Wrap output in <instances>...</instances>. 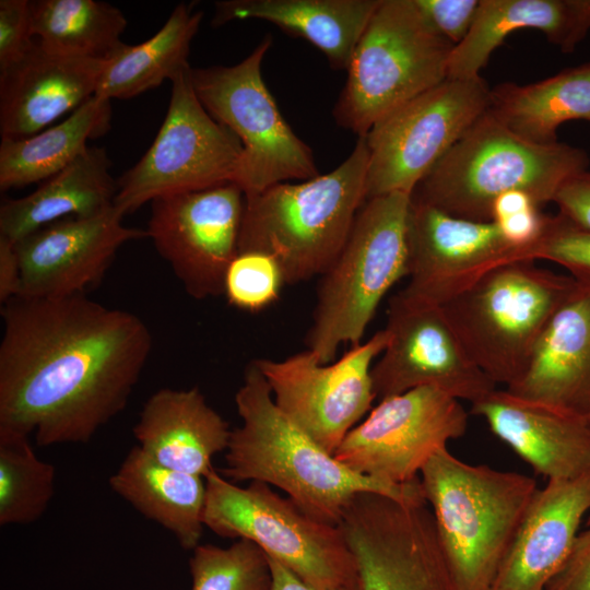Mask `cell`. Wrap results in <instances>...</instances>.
Listing matches in <instances>:
<instances>
[{
    "instance_id": "cell-27",
    "label": "cell",
    "mask_w": 590,
    "mask_h": 590,
    "mask_svg": "<svg viewBox=\"0 0 590 590\" xmlns=\"http://www.w3.org/2000/svg\"><path fill=\"white\" fill-rule=\"evenodd\" d=\"M105 149L88 146L76 160L27 196L0 206V236L16 243L67 217H93L114 208L117 180Z\"/></svg>"
},
{
    "instance_id": "cell-17",
    "label": "cell",
    "mask_w": 590,
    "mask_h": 590,
    "mask_svg": "<svg viewBox=\"0 0 590 590\" xmlns=\"http://www.w3.org/2000/svg\"><path fill=\"white\" fill-rule=\"evenodd\" d=\"M388 342L371 369L378 400L435 387L472 403L496 385L472 361L441 306L397 293L388 306Z\"/></svg>"
},
{
    "instance_id": "cell-12",
    "label": "cell",
    "mask_w": 590,
    "mask_h": 590,
    "mask_svg": "<svg viewBox=\"0 0 590 590\" xmlns=\"http://www.w3.org/2000/svg\"><path fill=\"white\" fill-rule=\"evenodd\" d=\"M482 76L449 79L380 120L364 135L368 149L366 200L413 194L417 185L488 109Z\"/></svg>"
},
{
    "instance_id": "cell-1",
    "label": "cell",
    "mask_w": 590,
    "mask_h": 590,
    "mask_svg": "<svg viewBox=\"0 0 590 590\" xmlns=\"http://www.w3.org/2000/svg\"><path fill=\"white\" fill-rule=\"evenodd\" d=\"M0 429L86 444L127 406L153 339L135 314L82 295L2 305Z\"/></svg>"
},
{
    "instance_id": "cell-39",
    "label": "cell",
    "mask_w": 590,
    "mask_h": 590,
    "mask_svg": "<svg viewBox=\"0 0 590 590\" xmlns=\"http://www.w3.org/2000/svg\"><path fill=\"white\" fill-rule=\"evenodd\" d=\"M545 590H590V526L578 533L565 565Z\"/></svg>"
},
{
    "instance_id": "cell-21",
    "label": "cell",
    "mask_w": 590,
    "mask_h": 590,
    "mask_svg": "<svg viewBox=\"0 0 590 590\" xmlns=\"http://www.w3.org/2000/svg\"><path fill=\"white\" fill-rule=\"evenodd\" d=\"M471 413L482 417L496 437L548 480L590 473L587 418L506 389H495L472 403Z\"/></svg>"
},
{
    "instance_id": "cell-9",
    "label": "cell",
    "mask_w": 590,
    "mask_h": 590,
    "mask_svg": "<svg viewBox=\"0 0 590 590\" xmlns=\"http://www.w3.org/2000/svg\"><path fill=\"white\" fill-rule=\"evenodd\" d=\"M203 524L216 535L246 539L303 580L321 588L361 587L340 526L320 522L270 485L237 486L214 468L204 476Z\"/></svg>"
},
{
    "instance_id": "cell-42",
    "label": "cell",
    "mask_w": 590,
    "mask_h": 590,
    "mask_svg": "<svg viewBox=\"0 0 590 590\" xmlns=\"http://www.w3.org/2000/svg\"><path fill=\"white\" fill-rule=\"evenodd\" d=\"M269 563L272 576L270 590H363L362 586L343 588L317 587L303 580L300 577H298L296 574H294L292 570H290L287 567L276 562L275 559L269 557Z\"/></svg>"
},
{
    "instance_id": "cell-38",
    "label": "cell",
    "mask_w": 590,
    "mask_h": 590,
    "mask_svg": "<svg viewBox=\"0 0 590 590\" xmlns=\"http://www.w3.org/2000/svg\"><path fill=\"white\" fill-rule=\"evenodd\" d=\"M28 0L0 1V70L19 60L32 46Z\"/></svg>"
},
{
    "instance_id": "cell-3",
    "label": "cell",
    "mask_w": 590,
    "mask_h": 590,
    "mask_svg": "<svg viewBox=\"0 0 590 590\" xmlns=\"http://www.w3.org/2000/svg\"><path fill=\"white\" fill-rule=\"evenodd\" d=\"M367 166L368 149L361 137L333 170L246 198L239 252L273 257L286 285L321 275L341 251L366 201Z\"/></svg>"
},
{
    "instance_id": "cell-18",
    "label": "cell",
    "mask_w": 590,
    "mask_h": 590,
    "mask_svg": "<svg viewBox=\"0 0 590 590\" xmlns=\"http://www.w3.org/2000/svg\"><path fill=\"white\" fill-rule=\"evenodd\" d=\"M409 282L399 293L444 306L492 270L534 262L533 249L511 245L494 222L452 216L411 200L408 216Z\"/></svg>"
},
{
    "instance_id": "cell-10",
    "label": "cell",
    "mask_w": 590,
    "mask_h": 590,
    "mask_svg": "<svg viewBox=\"0 0 590 590\" xmlns=\"http://www.w3.org/2000/svg\"><path fill=\"white\" fill-rule=\"evenodd\" d=\"M271 44L267 35L234 66L191 69L194 93L205 110L241 143L235 184L246 198L320 175L312 151L285 121L263 81L261 64Z\"/></svg>"
},
{
    "instance_id": "cell-13",
    "label": "cell",
    "mask_w": 590,
    "mask_h": 590,
    "mask_svg": "<svg viewBox=\"0 0 590 590\" xmlns=\"http://www.w3.org/2000/svg\"><path fill=\"white\" fill-rule=\"evenodd\" d=\"M387 342L384 328L329 364H321L309 350L280 361L259 358L253 364L279 409L333 455L377 399L371 369Z\"/></svg>"
},
{
    "instance_id": "cell-25",
    "label": "cell",
    "mask_w": 590,
    "mask_h": 590,
    "mask_svg": "<svg viewBox=\"0 0 590 590\" xmlns=\"http://www.w3.org/2000/svg\"><path fill=\"white\" fill-rule=\"evenodd\" d=\"M526 28L571 52L590 30V0H481L470 32L451 51L447 78L481 76L505 38Z\"/></svg>"
},
{
    "instance_id": "cell-4",
    "label": "cell",
    "mask_w": 590,
    "mask_h": 590,
    "mask_svg": "<svg viewBox=\"0 0 590 590\" xmlns=\"http://www.w3.org/2000/svg\"><path fill=\"white\" fill-rule=\"evenodd\" d=\"M420 481L458 590H491L538 489L535 480L467 463L444 448Z\"/></svg>"
},
{
    "instance_id": "cell-30",
    "label": "cell",
    "mask_w": 590,
    "mask_h": 590,
    "mask_svg": "<svg viewBox=\"0 0 590 590\" xmlns=\"http://www.w3.org/2000/svg\"><path fill=\"white\" fill-rule=\"evenodd\" d=\"M109 99L93 95L67 118L31 137L1 139L0 190L43 182L76 160L110 128Z\"/></svg>"
},
{
    "instance_id": "cell-11",
    "label": "cell",
    "mask_w": 590,
    "mask_h": 590,
    "mask_svg": "<svg viewBox=\"0 0 590 590\" xmlns=\"http://www.w3.org/2000/svg\"><path fill=\"white\" fill-rule=\"evenodd\" d=\"M191 69L172 80L167 113L153 143L117 180L114 208L122 216L161 197L235 184L241 143L205 110Z\"/></svg>"
},
{
    "instance_id": "cell-7",
    "label": "cell",
    "mask_w": 590,
    "mask_h": 590,
    "mask_svg": "<svg viewBox=\"0 0 590 590\" xmlns=\"http://www.w3.org/2000/svg\"><path fill=\"white\" fill-rule=\"evenodd\" d=\"M577 287L569 274L517 261L492 270L441 307L472 361L495 385L508 388Z\"/></svg>"
},
{
    "instance_id": "cell-26",
    "label": "cell",
    "mask_w": 590,
    "mask_h": 590,
    "mask_svg": "<svg viewBox=\"0 0 590 590\" xmlns=\"http://www.w3.org/2000/svg\"><path fill=\"white\" fill-rule=\"evenodd\" d=\"M380 0H222L213 26L258 19L302 37L321 50L330 66L346 70Z\"/></svg>"
},
{
    "instance_id": "cell-40",
    "label": "cell",
    "mask_w": 590,
    "mask_h": 590,
    "mask_svg": "<svg viewBox=\"0 0 590 590\" xmlns=\"http://www.w3.org/2000/svg\"><path fill=\"white\" fill-rule=\"evenodd\" d=\"M558 213L576 225L590 229V170L569 179L554 199Z\"/></svg>"
},
{
    "instance_id": "cell-20",
    "label": "cell",
    "mask_w": 590,
    "mask_h": 590,
    "mask_svg": "<svg viewBox=\"0 0 590 590\" xmlns=\"http://www.w3.org/2000/svg\"><path fill=\"white\" fill-rule=\"evenodd\" d=\"M104 60L52 52L36 39L0 70L1 139H22L46 128L91 98Z\"/></svg>"
},
{
    "instance_id": "cell-14",
    "label": "cell",
    "mask_w": 590,
    "mask_h": 590,
    "mask_svg": "<svg viewBox=\"0 0 590 590\" xmlns=\"http://www.w3.org/2000/svg\"><path fill=\"white\" fill-rule=\"evenodd\" d=\"M339 526L363 590H458L426 502L362 493L346 507Z\"/></svg>"
},
{
    "instance_id": "cell-28",
    "label": "cell",
    "mask_w": 590,
    "mask_h": 590,
    "mask_svg": "<svg viewBox=\"0 0 590 590\" xmlns=\"http://www.w3.org/2000/svg\"><path fill=\"white\" fill-rule=\"evenodd\" d=\"M108 483L141 515L173 533L184 550L193 551L200 544L206 494L203 476L167 468L137 445Z\"/></svg>"
},
{
    "instance_id": "cell-35",
    "label": "cell",
    "mask_w": 590,
    "mask_h": 590,
    "mask_svg": "<svg viewBox=\"0 0 590 590\" xmlns=\"http://www.w3.org/2000/svg\"><path fill=\"white\" fill-rule=\"evenodd\" d=\"M286 285L281 267L270 255L243 251L231 262L224 295L233 307L259 312L273 305Z\"/></svg>"
},
{
    "instance_id": "cell-23",
    "label": "cell",
    "mask_w": 590,
    "mask_h": 590,
    "mask_svg": "<svg viewBox=\"0 0 590 590\" xmlns=\"http://www.w3.org/2000/svg\"><path fill=\"white\" fill-rule=\"evenodd\" d=\"M509 392L588 418L590 415V290L578 284L538 339Z\"/></svg>"
},
{
    "instance_id": "cell-31",
    "label": "cell",
    "mask_w": 590,
    "mask_h": 590,
    "mask_svg": "<svg viewBox=\"0 0 590 590\" xmlns=\"http://www.w3.org/2000/svg\"><path fill=\"white\" fill-rule=\"evenodd\" d=\"M202 17L193 4H177L156 34L141 44H125L105 61L94 95L109 101L131 98L189 69L190 45Z\"/></svg>"
},
{
    "instance_id": "cell-24",
    "label": "cell",
    "mask_w": 590,
    "mask_h": 590,
    "mask_svg": "<svg viewBox=\"0 0 590 590\" xmlns=\"http://www.w3.org/2000/svg\"><path fill=\"white\" fill-rule=\"evenodd\" d=\"M231 433L198 387L155 391L133 426L138 446L155 461L203 477L213 457L226 451Z\"/></svg>"
},
{
    "instance_id": "cell-8",
    "label": "cell",
    "mask_w": 590,
    "mask_h": 590,
    "mask_svg": "<svg viewBox=\"0 0 590 590\" xmlns=\"http://www.w3.org/2000/svg\"><path fill=\"white\" fill-rule=\"evenodd\" d=\"M453 47L414 0H380L346 69L335 122L364 137L378 120L445 81Z\"/></svg>"
},
{
    "instance_id": "cell-15",
    "label": "cell",
    "mask_w": 590,
    "mask_h": 590,
    "mask_svg": "<svg viewBox=\"0 0 590 590\" xmlns=\"http://www.w3.org/2000/svg\"><path fill=\"white\" fill-rule=\"evenodd\" d=\"M467 427L461 401L438 388L420 387L379 400L333 456L358 474L404 485L418 480L427 461Z\"/></svg>"
},
{
    "instance_id": "cell-43",
    "label": "cell",
    "mask_w": 590,
    "mask_h": 590,
    "mask_svg": "<svg viewBox=\"0 0 590 590\" xmlns=\"http://www.w3.org/2000/svg\"><path fill=\"white\" fill-rule=\"evenodd\" d=\"M587 523L590 526V516H589V519H588Z\"/></svg>"
},
{
    "instance_id": "cell-34",
    "label": "cell",
    "mask_w": 590,
    "mask_h": 590,
    "mask_svg": "<svg viewBox=\"0 0 590 590\" xmlns=\"http://www.w3.org/2000/svg\"><path fill=\"white\" fill-rule=\"evenodd\" d=\"M191 590H270L268 555L253 542L238 539L228 547L199 544L189 559Z\"/></svg>"
},
{
    "instance_id": "cell-32",
    "label": "cell",
    "mask_w": 590,
    "mask_h": 590,
    "mask_svg": "<svg viewBox=\"0 0 590 590\" xmlns=\"http://www.w3.org/2000/svg\"><path fill=\"white\" fill-rule=\"evenodd\" d=\"M30 9L33 38L52 52L106 61L125 45L127 19L110 3L34 0Z\"/></svg>"
},
{
    "instance_id": "cell-16",
    "label": "cell",
    "mask_w": 590,
    "mask_h": 590,
    "mask_svg": "<svg viewBox=\"0 0 590 590\" xmlns=\"http://www.w3.org/2000/svg\"><path fill=\"white\" fill-rule=\"evenodd\" d=\"M245 206L246 196L234 182L151 202L148 238L191 297L224 295Z\"/></svg>"
},
{
    "instance_id": "cell-33",
    "label": "cell",
    "mask_w": 590,
    "mask_h": 590,
    "mask_svg": "<svg viewBox=\"0 0 590 590\" xmlns=\"http://www.w3.org/2000/svg\"><path fill=\"white\" fill-rule=\"evenodd\" d=\"M27 435L0 429V524L38 520L54 496L55 468L40 460Z\"/></svg>"
},
{
    "instance_id": "cell-6",
    "label": "cell",
    "mask_w": 590,
    "mask_h": 590,
    "mask_svg": "<svg viewBox=\"0 0 590 590\" xmlns=\"http://www.w3.org/2000/svg\"><path fill=\"white\" fill-rule=\"evenodd\" d=\"M412 196L392 192L365 201L341 251L321 274L307 350L332 363L356 345L390 288L409 273L408 216Z\"/></svg>"
},
{
    "instance_id": "cell-2",
    "label": "cell",
    "mask_w": 590,
    "mask_h": 590,
    "mask_svg": "<svg viewBox=\"0 0 590 590\" xmlns=\"http://www.w3.org/2000/svg\"><path fill=\"white\" fill-rule=\"evenodd\" d=\"M235 404L241 425L231 433L220 472L227 480L281 488L306 515L333 526L362 493L426 502L420 479L396 485L358 474L314 441L279 409L253 362L245 370Z\"/></svg>"
},
{
    "instance_id": "cell-44",
    "label": "cell",
    "mask_w": 590,
    "mask_h": 590,
    "mask_svg": "<svg viewBox=\"0 0 590 590\" xmlns=\"http://www.w3.org/2000/svg\"><path fill=\"white\" fill-rule=\"evenodd\" d=\"M587 420H588V423H589V425H590V415L588 416V418H587Z\"/></svg>"
},
{
    "instance_id": "cell-36",
    "label": "cell",
    "mask_w": 590,
    "mask_h": 590,
    "mask_svg": "<svg viewBox=\"0 0 590 590\" xmlns=\"http://www.w3.org/2000/svg\"><path fill=\"white\" fill-rule=\"evenodd\" d=\"M535 260L565 268L582 287L590 290V229L559 214L548 215L542 236L533 247Z\"/></svg>"
},
{
    "instance_id": "cell-37",
    "label": "cell",
    "mask_w": 590,
    "mask_h": 590,
    "mask_svg": "<svg viewBox=\"0 0 590 590\" xmlns=\"http://www.w3.org/2000/svg\"><path fill=\"white\" fill-rule=\"evenodd\" d=\"M414 1L432 28L456 46L470 32L481 0Z\"/></svg>"
},
{
    "instance_id": "cell-5",
    "label": "cell",
    "mask_w": 590,
    "mask_h": 590,
    "mask_svg": "<svg viewBox=\"0 0 590 590\" xmlns=\"http://www.w3.org/2000/svg\"><path fill=\"white\" fill-rule=\"evenodd\" d=\"M589 156L567 143L536 144L502 125L487 110L415 188L412 199L452 216L492 222L495 199L527 192L540 206L574 176L588 169Z\"/></svg>"
},
{
    "instance_id": "cell-22",
    "label": "cell",
    "mask_w": 590,
    "mask_h": 590,
    "mask_svg": "<svg viewBox=\"0 0 590 590\" xmlns=\"http://www.w3.org/2000/svg\"><path fill=\"white\" fill-rule=\"evenodd\" d=\"M590 510V473L538 488L491 590H545L565 565Z\"/></svg>"
},
{
    "instance_id": "cell-41",
    "label": "cell",
    "mask_w": 590,
    "mask_h": 590,
    "mask_svg": "<svg viewBox=\"0 0 590 590\" xmlns=\"http://www.w3.org/2000/svg\"><path fill=\"white\" fill-rule=\"evenodd\" d=\"M21 291V270L15 245L0 236V302L5 304L19 296Z\"/></svg>"
},
{
    "instance_id": "cell-19",
    "label": "cell",
    "mask_w": 590,
    "mask_h": 590,
    "mask_svg": "<svg viewBox=\"0 0 590 590\" xmlns=\"http://www.w3.org/2000/svg\"><path fill=\"white\" fill-rule=\"evenodd\" d=\"M115 208L93 217H67L14 243L21 270L19 296L82 295L101 282L117 251L146 229L127 227Z\"/></svg>"
},
{
    "instance_id": "cell-29",
    "label": "cell",
    "mask_w": 590,
    "mask_h": 590,
    "mask_svg": "<svg viewBox=\"0 0 590 590\" xmlns=\"http://www.w3.org/2000/svg\"><path fill=\"white\" fill-rule=\"evenodd\" d=\"M487 111L529 142L555 143L564 122H590V62L530 84H498L491 88Z\"/></svg>"
}]
</instances>
